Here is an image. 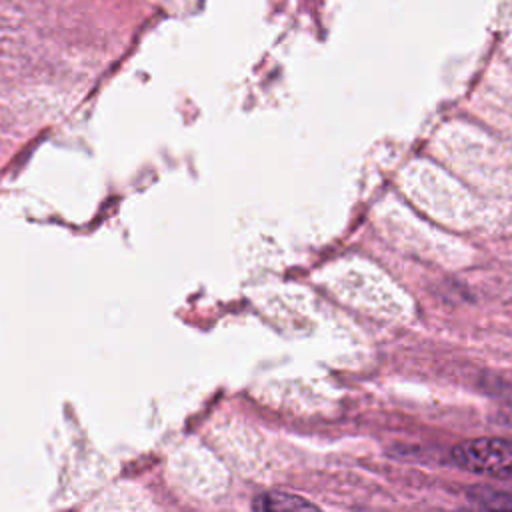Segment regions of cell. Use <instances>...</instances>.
<instances>
[{"label": "cell", "mask_w": 512, "mask_h": 512, "mask_svg": "<svg viewBox=\"0 0 512 512\" xmlns=\"http://www.w3.org/2000/svg\"><path fill=\"white\" fill-rule=\"evenodd\" d=\"M452 460L474 474L512 476V440L472 438L452 448Z\"/></svg>", "instance_id": "6da1fadb"}, {"label": "cell", "mask_w": 512, "mask_h": 512, "mask_svg": "<svg viewBox=\"0 0 512 512\" xmlns=\"http://www.w3.org/2000/svg\"><path fill=\"white\" fill-rule=\"evenodd\" d=\"M254 510H268V512H280V510H316V504L310 500L290 494V492H264L256 496L252 502Z\"/></svg>", "instance_id": "7a4b0ae2"}, {"label": "cell", "mask_w": 512, "mask_h": 512, "mask_svg": "<svg viewBox=\"0 0 512 512\" xmlns=\"http://www.w3.org/2000/svg\"><path fill=\"white\" fill-rule=\"evenodd\" d=\"M468 498L484 508H512V494L502 492V490H494V488H486V486H474L468 490Z\"/></svg>", "instance_id": "3957f363"}, {"label": "cell", "mask_w": 512, "mask_h": 512, "mask_svg": "<svg viewBox=\"0 0 512 512\" xmlns=\"http://www.w3.org/2000/svg\"><path fill=\"white\" fill-rule=\"evenodd\" d=\"M496 422H500V424H504V426H508V428H512V406H504V408H500L498 412H496Z\"/></svg>", "instance_id": "277c9868"}]
</instances>
